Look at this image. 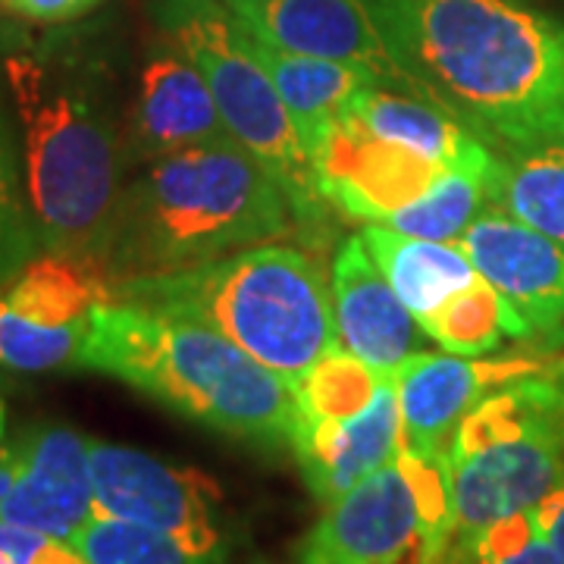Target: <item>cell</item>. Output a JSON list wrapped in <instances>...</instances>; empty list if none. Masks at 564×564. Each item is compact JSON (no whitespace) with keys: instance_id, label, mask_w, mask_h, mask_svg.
Masks as SVG:
<instances>
[{"instance_id":"12","label":"cell","mask_w":564,"mask_h":564,"mask_svg":"<svg viewBox=\"0 0 564 564\" xmlns=\"http://www.w3.org/2000/svg\"><path fill=\"white\" fill-rule=\"evenodd\" d=\"M232 139L198 66L163 35L139 73L135 101L126 110V161L151 163L195 144Z\"/></svg>"},{"instance_id":"5","label":"cell","mask_w":564,"mask_h":564,"mask_svg":"<svg viewBox=\"0 0 564 564\" xmlns=\"http://www.w3.org/2000/svg\"><path fill=\"white\" fill-rule=\"evenodd\" d=\"M113 299L217 329L292 389L343 345L333 282L295 245H251L185 270L129 276L113 285Z\"/></svg>"},{"instance_id":"9","label":"cell","mask_w":564,"mask_h":564,"mask_svg":"<svg viewBox=\"0 0 564 564\" xmlns=\"http://www.w3.org/2000/svg\"><path fill=\"white\" fill-rule=\"evenodd\" d=\"M91 480L95 514L170 533L223 564L232 558V530L220 492L198 470L129 445L91 440Z\"/></svg>"},{"instance_id":"27","label":"cell","mask_w":564,"mask_h":564,"mask_svg":"<svg viewBox=\"0 0 564 564\" xmlns=\"http://www.w3.org/2000/svg\"><path fill=\"white\" fill-rule=\"evenodd\" d=\"M88 564H223L151 527L95 514L69 540Z\"/></svg>"},{"instance_id":"3","label":"cell","mask_w":564,"mask_h":564,"mask_svg":"<svg viewBox=\"0 0 564 564\" xmlns=\"http://www.w3.org/2000/svg\"><path fill=\"white\" fill-rule=\"evenodd\" d=\"M82 367L110 373L239 443L292 448L295 389L198 321L107 299L91 311Z\"/></svg>"},{"instance_id":"13","label":"cell","mask_w":564,"mask_h":564,"mask_svg":"<svg viewBox=\"0 0 564 564\" xmlns=\"http://www.w3.org/2000/svg\"><path fill=\"white\" fill-rule=\"evenodd\" d=\"M13 445L17 484L0 502V521L73 540L95 518L91 440L61 423H41Z\"/></svg>"},{"instance_id":"20","label":"cell","mask_w":564,"mask_h":564,"mask_svg":"<svg viewBox=\"0 0 564 564\" xmlns=\"http://www.w3.org/2000/svg\"><path fill=\"white\" fill-rule=\"evenodd\" d=\"M107 299H113V280L101 261L51 251L25 263L0 295L10 311L44 329H85Z\"/></svg>"},{"instance_id":"28","label":"cell","mask_w":564,"mask_h":564,"mask_svg":"<svg viewBox=\"0 0 564 564\" xmlns=\"http://www.w3.org/2000/svg\"><path fill=\"white\" fill-rule=\"evenodd\" d=\"M436 564H562L545 540L536 511H518L480 533L455 540L443 549Z\"/></svg>"},{"instance_id":"21","label":"cell","mask_w":564,"mask_h":564,"mask_svg":"<svg viewBox=\"0 0 564 564\" xmlns=\"http://www.w3.org/2000/svg\"><path fill=\"white\" fill-rule=\"evenodd\" d=\"M499 158L502 154L492 151L484 139H474L423 198L395 210L386 226L430 242H462L470 223L486 207H492V182Z\"/></svg>"},{"instance_id":"17","label":"cell","mask_w":564,"mask_h":564,"mask_svg":"<svg viewBox=\"0 0 564 564\" xmlns=\"http://www.w3.org/2000/svg\"><path fill=\"white\" fill-rule=\"evenodd\" d=\"M333 304L343 345L380 373H395L421 345V323L404 307L361 236L333 254Z\"/></svg>"},{"instance_id":"23","label":"cell","mask_w":564,"mask_h":564,"mask_svg":"<svg viewBox=\"0 0 564 564\" xmlns=\"http://www.w3.org/2000/svg\"><path fill=\"white\" fill-rule=\"evenodd\" d=\"M492 207L564 248V144L499 158Z\"/></svg>"},{"instance_id":"8","label":"cell","mask_w":564,"mask_h":564,"mask_svg":"<svg viewBox=\"0 0 564 564\" xmlns=\"http://www.w3.org/2000/svg\"><path fill=\"white\" fill-rule=\"evenodd\" d=\"M455 524L448 452L399 455L326 505L295 564H436Z\"/></svg>"},{"instance_id":"24","label":"cell","mask_w":564,"mask_h":564,"mask_svg":"<svg viewBox=\"0 0 564 564\" xmlns=\"http://www.w3.org/2000/svg\"><path fill=\"white\" fill-rule=\"evenodd\" d=\"M7 98L10 95L0 66V285L13 280L41 251V239L25 195L17 122Z\"/></svg>"},{"instance_id":"14","label":"cell","mask_w":564,"mask_h":564,"mask_svg":"<svg viewBox=\"0 0 564 564\" xmlns=\"http://www.w3.org/2000/svg\"><path fill=\"white\" fill-rule=\"evenodd\" d=\"M533 358H484L464 355H411L392 373L402 408V443L417 452H448L458 423L489 392L511 380L543 370Z\"/></svg>"},{"instance_id":"30","label":"cell","mask_w":564,"mask_h":564,"mask_svg":"<svg viewBox=\"0 0 564 564\" xmlns=\"http://www.w3.org/2000/svg\"><path fill=\"white\" fill-rule=\"evenodd\" d=\"M0 564H88L69 540L0 521Z\"/></svg>"},{"instance_id":"33","label":"cell","mask_w":564,"mask_h":564,"mask_svg":"<svg viewBox=\"0 0 564 564\" xmlns=\"http://www.w3.org/2000/svg\"><path fill=\"white\" fill-rule=\"evenodd\" d=\"M0 440H3V404H0Z\"/></svg>"},{"instance_id":"1","label":"cell","mask_w":564,"mask_h":564,"mask_svg":"<svg viewBox=\"0 0 564 564\" xmlns=\"http://www.w3.org/2000/svg\"><path fill=\"white\" fill-rule=\"evenodd\" d=\"M404 85L492 151L564 144V20L530 0H367Z\"/></svg>"},{"instance_id":"29","label":"cell","mask_w":564,"mask_h":564,"mask_svg":"<svg viewBox=\"0 0 564 564\" xmlns=\"http://www.w3.org/2000/svg\"><path fill=\"white\" fill-rule=\"evenodd\" d=\"M88 339L85 329H44L0 302V367L10 370H61L82 367V348Z\"/></svg>"},{"instance_id":"26","label":"cell","mask_w":564,"mask_h":564,"mask_svg":"<svg viewBox=\"0 0 564 564\" xmlns=\"http://www.w3.org/2000/svg\"><path fill=\"white\" fill-rule=\"evenodd\" d=\"M386 373L364 364L345 345L323 355L302 380L295 383V402L302 417L317 421H345L361 414L373 402Z\"/></svg>"},{"instance_id":"16","label":"cell","mask_w":564,"mask_h":564,"mask_svg":"<svg viewBox=\"0 0 564 564\" xmlns=\"http://www.w3.org/2000/svg\"><path fill=\"white\" fill-rule=\"evenodd\" d=\"M402 448V408L395 377L386 373L373 402L345 421L295 417L292 452L302 464L304 484L323 505L377 474Z\"/></svg>"},{"instance_id":"19","label":"cell","mask_w":564,"mask_h":564,"mask_svg":"<svg viewBox=\"0 0 564 564\" xmlns=\"http://www.w3.org/2000/svg\"><path fill=\"white\" fill-rule=\"evenodd\" d=\"M361 239L404 307L421 321L480 280L464 245L404 236L386 223H364Z\"/></svg>"},{"instance_id":"25","label":"cell","mask_w":564,"mask_h":564,"mask_svg":"<svg viewBox=\"0 0 564 564\" xmlns=\"http://www.w3.org/2000/svg\"><path fill=\"white\" fill-rule=\"evenodd\" d=\"M417 323L448 355H464V358H480L486 351H496L502 339H508V307L484 276Z\"/></svg>"},{"instance_id":"22","label":"cell","mask_w":564,"mask_h":564,"mask_svg":"<svg viewBox=\"0 0 564 564\" xmlns=\"http://www.w3.org/2000/svg\"><path fill=\"white\" fill-rule=\"evenodd\" d=\"M348 110L373 135L395 141L430 161L455 163L470 148V141L477 139L452 113H445L443 107H436L408 88H395V85H383V82L361 88L351 98Z\"/></svg>"},{"instance_id":"11","label":"cell","mask_w":564,"mask_h":564,"mask_svg":"<svg viewBox=\"0 0 564 564\" xmlns=\"http://www.w3.org/2000/svg\"><path fill=\"white\" fill-rule=\"evenodd\" d=\"M323 202L348 220L386 223L423 198L452 163L373 135L348 107L314 154Z\"/></svg>"},{"instance_id":"6","label":"cell","mask_w":564,"mask_h":564,"mask_svg":"<svg viewBox=\"0 0 564 564\" xmlns=\"http://www.w3.org/2000/svg\"><path fill=\"white\" fill-rule=\"evenodd\" d=\"M163 35L198 66L229 135L276 180L299 236L314 248L333 239V207L323 202L317 166L263 63L254 35L223 0H154Z\"/></svg>"},{"instance_id":"15","label":"cell","mask_w":564,"mask_h":564,"mask_svg":"<svg viewBox=\"0 0 564 564\" xmlns=\"http://www.w3.org/2000/svg\"><path fill=\"white\" fill-rule=\"evenodd\" d=\"M239 20L267 44L326 57L364 63L389 85L408 88L395 61L386 51L383 35L370 17L367 0H223ZM411 91V88H408Z\"/></svg>"},{"instance_id":"18","label":"cell","mask_w":564,"mask_h":564,"mask_svg":"<svg viewBox=\"0 0 564 564\" xmlns=\"http://www.w3.org/2000/svg\"><path fill=\"white\" fill-rule=\"evenodd\" d=\"M254 54L263 63L267 76L276 85L282 104L299 129V139L311 158L321 151L329 129L336 126L345 107L361 88L377 85V82L389 85L377 69H370L364 63L289 54V51H280V47L261 41L258 35H254Z\"/></svg>"},{"instance_id":"10","label":"cell","mask_w":564,"mask_h":564,"mask_svg":"<svg viewBox=\"0 0 564 564\" xmlns=\"http://www.w3.org/2000/svg\"><path fill=\"white\" fill-rule=\"evenodd\" d=\"M464 251L508 307V339L552 351L564 345V248L505 210L486 207Z\"/></svg>"},{"instance_id":"7","label":"cell","mask_w":564,"mask_h":564,"mask_svg":"<svg viewBox=\"0 0 564 564\" xmlns=\"http://www.w3.org/2000/svg\"><path fill=\"white\" fill-rule=\"evenodd\" d=\"M448 464L455 502L448 543L543 502L564 480V361L474 404L448 443Z\"/></svg>"},{"instance_id":"32","label":"cell","mask_w":564,"mask_h":564,"mask_svg":"<svg viewBox=\"0 0 564 564\" xmlns=\"http://www.w3.org/2000/svg\"><path fill=\"white\" fill-rule=\"evenodd\" d=\"M533 511H536V521L543 527L545 540L555 549L558 562L564 564V480Z\"/></svg>"},{"instance_id":"4","label":"cell","mask_w":564,"mask_h":564,"mask_svg":"<svg viewBox=\"0 0 564 564\" xmlns=\"http://www.w3.org/2000/svg\"><path fill=\"white\" fill-rule=\"evenodd\" d=\"M299 229L276 180L236 139L144 163L126 182L104 267L113 285L217 261Z\"/></svg>"},{"instance_id":"2","label":"cell","mask_w":564,"mask_h":564,"mask_svg":"<svg viewBox=\"0 0 564 564\" xmlns=\"http://www.w3.org/2000/svg\"><path fill=\"white\" fill-rule=\"evenodd\" d=\"M41 251L101 261L126 192V113L113 79L66 35L0 51Z\"/></svg>"},{"instance_id":"31","label":"cell","mask_w":564,"mask_h":564,"mask_svg":"<svg viewBox=\"0 0 564 564\" xmlns=\"http://www.w3.org/2000/svg\"><path fill=\"white\" fill-rule=\"evenodd\" d=\"M104 0H0V10L13 13L25 22H39V25H61L88 17L91 10H98Z\"/></svg>"}]
</instances>
